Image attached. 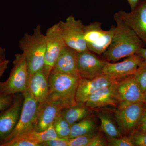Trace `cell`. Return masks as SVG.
Here are the masks:
<instances>
[{
	"label": "cell",
	"mask_w": 146,
	"mask_h": 146,
	"mask_svg": "<svg viewBox=\"0 0 146 146\" xmlns=\"http://www.w3.org/2000/svg\"><path fill=\"white\" fill-rule=\"evenodd\" d=\"M145 1H146V0H145Z\"/></svg>",
	"instance_id": "f35d334b"
},
{
	"label": "cell",
	"mask_w": 146,
	"mask_h": 146,
	"mask_svg": "<svg viewBox=\"0 0 146 146\" xmlns=\"http://www.w3.org/2000/svg\"><path fill=\"white\" fill-rule=\"evenodd\" d=\"M116 83L103 87L92 94L84 103L85 105L92 109L119 104L115 90Z\"/></svg>",
	"instance_id": "e0dca14e"
},
{
	"label": "cell",
	"mask_w": 146,
	"mask_h": 146,
	"mask_svg": "<svg viewBox=\"0 0 146 146\" xmlns=\"http://www.w3.org/2000/svg\"><path fill=\"white\" fill-rule=\"evenodd\" d=\"M143 102L146 104V91L144 94Z\"/></svg>",
	"instance_id": "74e56055"
},
{
	"label": "cell",
	"mask_w": 146,
	"mask_h": 146,
	"mask_svg": "<svg viewBox=\"0 0 146 146\" xmlns=\"http://www.w3.org/2000/svg\"><path fill=\"white\" fill-rule=\"evenodd\" d=\"M115 32L112 42L103 54L106 61L115 62L135 54L145 45L134 31L115 13Z\"/></svg>",
	"instance_id": "6da1fadb"
},
{
	"label": "cell",
	"mask_w": 146,
	"mask_h": 146,
	"mask_svg": "<svg viewBox=\"0 0 146 146\" xmlns=\"http://www.w3.org/2000/svg\"><path fill=\"white\" fill-rule=\"evenodd\" d=\"M107 61L102 60L89 51L78 52L77 70L81 78L92 79L103 74Z\"/></svg>",
	"instance_id": "7c38bea8"
},
{
	"label": "cell",
	"mask_w": 146,
	"mask_h": 146,
	"mask_svg": "<svg viewBox=\"0 0 146 146\" xmlns=\"http://www.w3.org/2000/svg\"><path fill=\"white\" fill-rule=\"evenodd\" d=\"M48 78L43 70L29 75L27 91L39 104L47 100L49 94Z\"/></svg>",
	"instance_id": "2e32d148"
},
{
	"label": "cell",
	"mask_w": 146,
	"mask_h": 146,
	"mask_svg": "<svg viewBox=\"0 0 146 146\" xmlns=\"http://www.w3.org/2000/svg\"><path fill=\"white\" fill-rule=\"evenodd\" d=\"M105 30L102 28L101 23L98 22L91 23L84 26V39L86 46L95 44L102 39Z\"/></svg>",
	"instance_id": "7402d4cb"
},
{
	"label": "cell",
	"mask_w": 146,
	"mask_h": 146,
	"mask_svg": "<svg viewBox=\"0 0 146 146\" xmlns=\"http://www.w3.org/2000/svg\"><path fill=\"white\" fill-rule=\"evenodd\" d=\"M19 46L25 57L29 75L42 70L44 64L46 42L41 26H36L32 34L25 33L19 40Z\"/></svg>",
	"instance_id": "3957f363"
},
{
	"label": "cell",
	"mask_w": 146,
	"mask_h": 146,
	"mask_svg": "<svg viewBox=\"0 0 146 146\" xmlns=\"http://www.w3.org/2000/svg\"><path fill=\"white\" fill-rule=\"evenodd\" d=\"M1 146H41L40 144L22 136H18Z\"/></svg>",
	"instance_id": "484cf974"
},
{
	"label": "cell",
	"mask_w": 146,
	"mask_h": 146,
	"mask_svg": "<svg viewBox=\"0 0 146 146\" xmlns=\"http://www.w3.org/2000/svg\"><path fill=\"white\" fill-rule=\"evenodd\" d=\"M80 77L52 71L49 76V94L47 100L63 109L76 104V95Z\"/></svg>",
	"instance_id": "7a4b0ae2"
},
{
	"label": "cell",
	"mask_w": 146,
	"mask_h": 146,
	"mask_svg": "<svg viewBox=\"0 0 146 146\" xmlns=\"http://www.w3.org/2000/svg\"><path fill=\"white\" fill-rule=\"evenodd\" d=\"M134 146H146V132L138 130L134 131L130 136Z\"/></svg>",
	"instance_id": "83f0119b"
},
{
	"label": "cell",
	"mask_w": 146,
	"mask_h": 146,
	"mask_svg": "<svg viewBox=\"0 0 146 146\" xmlns=\"http://www.w3.org/2000/svg\"><path fill=\"white\" fill-rule=\"evenodd\" d=\"M78 53L76 51L66 46L57 58L52 71L79 76L77 70Z\"/></svg>",
	"instance_id": "ac0fdd59"
},
{
	"label": "cell",
	"mask_w": 146,
	"mask_h": 146,
	"mask_svg": "<svg viewBox=\"0 0 146 146\" xmlns=\"http://www.w3.org/2000/svg\"><path fill=\"white\" fill-rule=\"evenodd\" d=\"M96 133L82 135L74 138H69L68 146H89Z\"/></svg>",
	"instance_id": "4316f807"
},
{
	"label": "cell",
	"mask_w": 146,
	"mask_h": 146,
	"mask_svg": "<svg viewBox=\"0 0 146 146\" xmlns=\"http://www.w3.org/2000/svg\"><path fill=\"white\" fill-rule=\"evenodd\" d=\"M136 54L140 56L144 59H146V48L145 47L141 48L138 50Z\"/></svg>",
	"instance_id": "e575fe53"
},
{
	"label": "cell",
	"mask_w": 146,
	"mask_h": 146,
	"mask_svg": "<svg viewBox=\"0 0 146 146\" xmlns=\"http://www.w3.org/2000/svg\"><path fill=\"white\" fill-rule=\"evenodd\" d=\"M22 94L24 98L23 103L18 122L14 130L1 145L33 129L39 103L27 90Z\"/></svg>",
	"instance_id": "52a82bcc"
},
{
	"label": "cell",
	"mask_w": 146,
	"mask_h": 146,
	"mask_svg": "<svg viewBox=\"0 0 146 146\" xmlns=\"http://www.w3.org/2000/svg\"><path fill=\"white\" fill-rule=\"evenodd\" d=\"M58 23L67 46L78 52L89 50L84 39L85 25L80 20H77L71 15L65 21H60Z\"/></svg>",
	"instance_id": "5b68a950"
},
{
	"label": "cell",
	"mask_w": 146,
	"mask_h": 146,
	"mask_svg": "<svg viewBox=\"0 0 146 146\" xmlns=\"http://www.w3.org/2000/svg\"><path fill=\"white\" fill-rule=\"evenodd\" d=\"M136 130L146 132V105Z\"/></svg>",
	"instance_id": "d6a6232c"
},
{
	"label": "cell",
	"mask_w": 146,
	"mask_h": 146,
	"mask_svg": "<svg viewBox=\"0 0 146 146\" xmlns=\"http://www.w3.org/2000/svg\"><path fill=\"white\" fill-rule=\"evenodd\" d=\"M146 46V1L140 0L130 12L121 10L117 13Z\"/></svg>",
	"instance_id": "30bf717a"
},
{
	"label": "cell",
	"mask_w": 146,
	"mask_h": 146,
	"mask_svg": "<svg viewBox=\"0 0 146 146\" xmlns=\"http://www.w3.org/2000/svg\"><path fill=\"white\" fill-rule=\"evenodd\" d=\"M19 136L36 142L40 144L41 146L42 143L54 138H59L58 137L55 130L53 124L44 130L37 131L35 130L34 129H32L27 131Z\"/></svg>",
	"instance_id": "44dd1931"
},
{
	"label": "cell",
	"mask_w": 146,
	"mask_h": 146,
	"mask_svg": "<svg viewBox=\"0 0 146 146\" xmlns=\"http://www.w3.org/2000/svg\"><path fill=\"white\" fill-rule=\"evenodd\" d=\"M117 82V80L104 74L92 79L81 78L76 93V101L85 103L89 97L96 91Z\"/></svg>",
	"instance_id": "5bb4252c"
},
{
	"label": "cell",
	"mask_w": 146,
	"mask_h": 146,
	"mask_svg": "<svg viewBox=\"0 0 146 146\" xmlns=\"http://www.w3.org/2000/svg\"><path fill=\"white\" fill-rule=\"evenodd\" d=\"M69 138L96 133V122L90 116L72 125Z\"/></svg>",
	"instance_id": "ffe728a7"
},
{
	"label": "cell",
	"mask_w": 146,
	"mask_h": 146,
	"mask_svg": "<svg viewBox=\"0 0 146 146\" xmlns=\"http://www.w3.org/2000/svg\"><path fill=\"white\" fill-rule=\"evenodd\" d=\"M98 117L101 122V128L108 138H118L121 136V131L117 127L112 118L107 113L100 112Z\"/></svg>",
	"instance_id": "603a6c76"
},
{
	"label": "cell",
	"mask_w": 146,
	"mask_h": 146,
	"mask_svg": "<svg viewBox=\"0 0 146 146\" xmlns=\"http://www.w3.org/2000/svg\"><path fill=\"white\" fill-rule=\"evenodd\" d=\"M69 138H57L41 144V146H68Z\"/></svg>",
	"instance_id": "f546056e"
},
{
	"label": "cell",
	"mask_w": 146,
	"mask_h": 146,
	"mask_svg": "<svg viewBox=\"0 0 146 146\" xmlns=\"http://www.w3.org/2000/svg\"><path fill=\"white\" fill-rule=\"evenodd\" d=\"M116 95L119 100V109L130 104L143 102L144 94L133 75L127 76L115 84Z\"/></svg>",
	"instance_id": "ba28073f"
},
{
	"label": "cell",
	"mask_w": 146,
	"mask_h": 146,
	"mask_svg": "<svg viewBox=\"0 0 146 146\" xmlns=\"http://www.w3.org/2000/svg\"><path fill=\"white\" fill-rule=\"evenodd\" d=\"M126 1H127L129 3L131 10H133L136 7L140 0H126Z\"/></svg>",
	"instance_id": "8d00e7d4"
},
{
	"label": "cell",
	"mask_w": 146,
	"mask_h": 146,
	"mask_svg": "<svg viewBox=\"0 0 146 146\" xmlns=\"http://www.w3.org/2000/svg\"><path fill=\"white\" fill-rule=\"evenodd\" d=\"M6 50L0 46V61L6 60Z\"/></svg>",
	"instance_id": "d590c367"
},
{
	"label": "cell",
	"mask_w": 146,
	"mask_h": 146,
	"mask_svg": "<svg viewBox=\"0 0 146 146\" xmlns=\"http://www.w3.org/2000/svg\"><path fill=\"white\" fill-rule=\"evenodd\" d=\"M91 113L90 108L85 104L77 102L70 107L63 109L61 115L72 125L89 117Z\"/></svg>",
	"instance_id": "d6986e66"
},
{
	"label": "cell",
	"mask_w": 146,
	"mask_h": 146,
	"mask_svg": "<svg viewBox=\"0 0 146 146\" xmlns=\"http://www.w3.org/2000/svg\"><path fill=\"white\" fill-rule=\"evenodd\" d=\"M108 138V145L112 146H134L129 137L122 138Z\"/></svg>",
	"instance_id": "f1b7e54d"
},
{
	"label": "cell",
	"mask_w": 146,
	"mask_h": 146,
	"mask_svg": "<svg viewBox=\"0 0 146 146\" xmlns=\"http://www.w3.org/2000/svg\"><path fill=\"white\" fill-rule=\"evenodd\" d=\"M146 105L143 102H137L119 109L115 116L120 130L132 133L136 130Z\"/></svg>",
	"instance_id": "8fae6325"
},
{
	"label": "cell",
	"mask_w": 146,
	"mask_h": 146,
	"mask_svg": "<svg viewBox=\"0 0 146 146\" xmlns=\"http://www.w3.org/2000/svg\"><path fill=\"white\" fill-rule=\"evenodd\" d=\"M13 64L8 78L5 81L0 82V95L14 96L27 90L29 73L24 54L15 55Z\"/></svg>",
	"instance_id": "277c9868"
},
{
	"label": "cell",
	"mask_w": 146,
	"mask_h": 146,
	"mask_svg": "<svg viewBox=\"0 0 146 146\" xmlns=\"http://www.w3.org/2000/svg\"><path fill=\"white\" fill-rule=\"evenodd\" d=\"M144 60L143 57L135 54L119 63L107 61L103 74L119 81L127 76L134 74Z\"/></svg>",
	"instance_id": "4fadbf2b"
},
{
	"label": "cell",
	"mask_w": 146,
	"mask_h": 146,
	"mask_svg": "<svg viewBox=\"0 0 146 146\" xmlns=\"http://www.w3.org/2000/svg\"><path fill=\"white\" fill-rule=\"evenodd\" d=\"M9 60H6L0 61V78L8 68Z\"/></svg>",
	"instance_id": "836d02e7"
},
{
	"label": "cell",
	"mask_w": 146,
	"mask_h": 146,
	"mask_svg": "<svg viewBox=\"0 0 146 146\" xmlns=\"http://www.w3.org/2000/svg\"><path fill=\"white\" fill-rule=\"evenodd\" d=\"M45 37L46 51L42 70L48 78L57 58L66 45L58 23L47 30Z\"/></svg>",
	"instance_id": "8992f818"
},
{
	"label": "cell",
	"mask_w": 146,
	"mask_h": 146,
	"mask_svg": "<svg viewBox=\"0 0 146 146\" xmlns=\"http://www.w3.org/2000/svg\"><path fill=\"white\" fill-rule=\"evenodd\" d=\"M23 100V95L16 94L10 106L0 113V145L16 127L21 115Z\"/></svg>",
	"instance_id": "9c48e42d"
},
{
	"label": "cell",
	"mask_w": 146,
	"mask_h": 146,
	"mask_svg": "<svg viewBox=\"0 0 146 146\" xmlns=\"http://www.w3.org/2000/svg\"><path fill=\"white\" fill-rule=\"evenodd\" d=\"M14 96L0 95V112L8 108L12 103Z\"/></svg>",
	"instance_id": "4dcf8cb0"
},
{
	"label": "cell",
	"mask_w": 146,
	"mask_h": 146,
	"mask_svg": "<svg viewBox=\"0 0 146 146\" xmlns=\"http://www.w3.org/2000/svg\"><path fill=\"white\" fill-rule=\"evenodd\" d=\"M115 29V26H112L108 30H105L104 35L99 41L87 47L89 51L99 55L103 54L112 42Z\"/></svg>",
	"instance_id": "cb8c5ba5"
},
{
	"label": "cell",
	"mask_w": 146,
	"mask_h": 146,
	"mask_svg": "<svg viewBox=\"0 0 146 146\" xmlns=\"http://www.w3.org/2000/svg\"><path fill=\"white\" fill-rule=\"evenodd\" d=\"M63 109L59 105L48 100L39 104L33 129L37 131L46 129L61 115Z\"/></svg>",
	"instance_id": "9a60e30c"
},
{
	"label": "cell",
	"mask_w": 146,
	"mask_h": 146,
	"mask_svg": "<svg viewBox=\"0 0 146 146\" xmlns=\"http://www.w3.org/2000/svg\"><path fill=\"white\" fill-rule=\"evenodd\" d=\"M107 145L106 141L99 134H96L94 136L89 146H104Z\"/></svg>",
	"instance_id": "1f68e13d"
},
{
	"label": "cell",
	"mask_w": 146,
	"mask_h": 146,
	"mask_svg": "<svg viewBox=\"0 0 146 146\" xmlns=\"http://www.w3.org/2000/svg\"><path fill=\"white\" fill-rule=\"evenodd\" d=\"M143 94L146 91V59H145L133 74Z\"/></svg>",
	"instance_id": "d4e9b609"
}]
</instances>
